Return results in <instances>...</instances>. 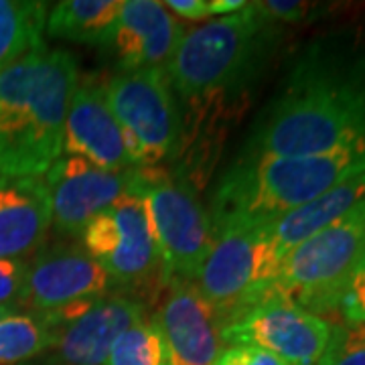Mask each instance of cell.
<instances>
[{
    "label": "cell",
    "mask_w": 365,
    "mask_h": 365,
    "mask_svg": "<svg viewBox=\"0 0 365 365\" xmlns=\"http://www.w3.org/2000/svg\"><path fill=\"white\" fill-rule=\"evenodd\" d=\"M106 365H170L167 341L157 317H144L112 345Z\"/></svg>",
    "instance_id": "obj_22"
},
{
    "label": "cell",
    "mask_w": 365,
    "mask_h": 365,
    "mask_svg": "<svg viewBox=\"0 0 365 365\" xmlns=\"http://www.w3.org/2000/svg\"><path fill=\"white\" fill-rule=\"evenodd\" d=\"M47 13V2L0 0V71L43 45Z\"/></svg>",
    "instance_id": "obj_20"
},
{
    "label": "cell",
    "mask_w": 365,
    "mask_h": 365,
    "mask_svg": "<svg viewBox=\"0 0 365 365\" xmlns=\"http://www.w3.org/2000/svg\"><path fill=\"white\" fill-rule=\"evenodd\" d=\"M29 262L25 258H2L0 260V304L11 307L23 304L26 294Z\"/></svg>",
    "instance_id": "obj_25"
},
{
    "label": "cell",
    "mask_w": 365,
    "mask_h": 365,
    "mask_svg": "<svg viewBox=\"0 0 365 365\" xmlns=\"http://www.w3.org/2000/svg\"><path fill=\"white\" fill-rule=\"evenodd\" d=\"M165 6L187 21H201L211 16V0H169L165 2Z\"/></svg>",
    "instance_id": "obj_28"
},
{
    "label": "cell",
    "mask_w": 365,
    "mask_h": 365,
    "mask_svg": "<svg viewBox=\"0 0 365 365\" xmlns=\"http://www.w3.org/2000/svg\"><path fill=\"white\" fill-rule=\"evenodd\" d=\"M106 270L78 244H55L29 262L23 304L33 313H53L83 300L102 299L110 290Z\"/></svg>",
    "instance_id": "obj_11"
},
{
    "label": "cell",
    "mask_w": 365,
    "mask_h": 365,
    "mask_svg": "<svg viewBox=\"0 0 365 365\" xmlns=\"http://www.w3.org/2000/svg\"><path fill=\"white\" fill-rule=\"evenodd\" d=\"M187 26L157 0H122V11L104 49L120 71L165 67L175 55Z\"/></svg>",
    "instance_id": "obj_12"
},
{
    "label": "cell",
    "mask_w": 365,
    "mask_h": 365,
    "mask_svg": "<svg viewBox=\"0 0 365 365\" xmlns=\"http://www.w3.org/2000/svg\"><path fill=\"white\" fill-rule=\"evenodd\" d=\"M106 98L134 169H153L177 155L182 118L163 67L118 71L106 79Z\"/></svg>",
    "instance_id": "obj_7"
},
{
    "label": "cell",
    "mask_w": 365,
    "mask_h": 365,
    "mask_svg": "<svg viewBox=\"0 0 365 365\" xmlns=\"http://www.w3.org/2000/svg\"><path fill=\"white\" fill-rule=\"evenodd\" d=\"M63 153L106 170L134 169L106 98V79L88 76L78 81L66 116Z\"/></svg>",
    "instance_id": "obj_13"
},
{
    "label": "cell",
    "mask_w": 365,
    "mask_h": 365,
    "mask_svg": "<svg viewBox=\"0 0 365 365\" xmlns=\"http://www.w3.org/2000/svg\"><path fill=\"white\" fill-rule=\"evenodd\" d=\"M317 365H365V325H333Z\"/></svg>",
    "instance_id": "obj_23"
},
{
    "label": "cell",
    "mask_w": 365,
    "mask_h": 365,
    "mask_svg": "<svg viewBox=\"0 0 365 365\" xmlns=\"http://www.w3.org/2000/svg\"><path fill=\"white\" fill-rule=\"evenodd\" d=\"M359 173H365V146L309 157L240 155L213 189L209 217L215 235L274 223Z\"/></svg>",
    "instance_id": "obj_3"
},
{
    "label": "cell",
    "mask_w": 365,
    "mask_h": 365,
    "mask_svg": "<svg viewBox=\"0 0 365 365\" xmlns=\"http://www.w3.org/2000/svg\"><path fill=\"white\" fill-rule=\"evenodd\" d=\"M282 25L256 2L205 25L187 29L170 61L163 67L175 96L209 100L246 90L270 66L282 43Z\"/></svg>",
    "instance_id": "obj_4"
},
{
    "label": "cell",
    "mask_w": 365,
    "mask_h": 365,
    "mask_svg": "<svg viewBox=\"0 0 365 365\" xmlns=\"http://www.w3.org/2000/svg\"><path fill=\"white\" fill-rule=\"evenodd\" d=\"M280 264L270 240V223L223 230L197 276V288L225 327L272 297Z\"/></svg>",
    "instance_id": "obj_8"
},
{
    "label": "cell",
    "mask_w": 365,
    "mask_h": 365,
    "mask_svg": "<svg viewBox=\"0 0 365 365\" xmlns=\"http://www.w3.org/2000/svg\"><path fill=\"white\" fill-rule=\"evenodd\" d=\"M364 248L365 199L288 254L272 292L317 317L335 313Z\"/></svg>",
    "instance_id": "obj_5"
},
{
    "label": "cell",
    "mask_w": 365,
    "mask_h": 365,
    "mask_svg": "<svg viewBox=\"0 0 365 365\" xmlns=\"http://www.w3.org/2000/svg\"><path fill=\"white\" fill-rule=\"evenodd\" d=\"M120 230L118 248L100 262L110 282L134 284L157 268L158 254L148 227L144 203L136 193L120 197L112 205Z\"/></svg>",
    "instance_id": "obj_18"
},
{
    "label": "cell",
    "mask_w": 365,
    "mask_h": 365,
    "mask_svg": "<svg viewBox=\"0 0 365 365\" xmlns=\"http://www.w3.org/2000/svg\"><path fill=\"white\" fill-rule=\"evenodd\" d=\"M365 146V37L339 29L292 57L240 155L309 157Z\"/></svg>",
    "instance_id": "obj_1"
},
{
    "label": "cell",
    "mask_w": 365,
    "mask_h": 365,
    "mask_svg": "<svg viewBox=\"0 0 365 365\" xmlns=\"http://www.w3.org/2000/svg\"><path fill=\"white\" fill-rule=\"evenodd\" d=\"M337 311L343 317V325H365V270H355Z\"/></svg>",
    "instance_id": "obj_26"
},
{
    "label": "cell",
    "mask_w": 365,
    "mask_h": 365,
    "mask_svg": "<svg viewBox=\"0 0 365 365\" xmlns=\"http://www.w3.org/2000/svg\"><path fill=\"white\" fill-rule=\"evenodd\" d=\"M256 6L278 25H299L329 13V4L300 2V0H264V2H256Z\"/></svg>",
    "instance_id": "obj_24"
},
{
    "label": "cell",
    "mask_w": 365,
    "mask_h": 365,
    "mask_svg": "<svg viewBox=\"0 0 365 365\" xmlns=\"http://www.w3.org/2000/svg\"><path fill=\"white\" fill-rule=\"evenodd\" d=\"M76 57L45 43L0 71V179L43 177L63 153Z\"/></svg>",
    "instance_id": "obj_2"
},
{
    "label": "cell",
    "mask_w": 365,
    "mask_h": 365,
    "mask_svg": "<svg viewBox=\"0 0 365 365\" xmlns=\"http://www.w3.org/2000/svg\"><path fill=\"white\" fill-rule=\"evenodd\" d=\"M136 170H106L79 157L59 158L43 175L51 197L53 225L61 234L81 235L96 215L134 193Z\"/></svg>",
    "instance_id": "obj_10"
},
{
    "label": "cell",
    "mask_w": 365,
    "mask_h": 365,
    "mask_svg": "<svg viewBox=\"0 0 365 365\" xmlns=\"http://www.w3.org/2000/svg\"><path fill=\"white\" fill-rule=\"evenodd\" d=\"M57 329L39 313H13L0 321V365H14L49 351Z\"/></svg>",
    "instance_id": "obj_21"
},
{
    "label": "cell",
    "mask_w": 365,
    "mask_h": 365,
    "mask_svg": "<svg viewBox=\"0 0 365 365\" xmlns=\"http://www.w3.org/2000/svg\"><path fill=\"white\" fill-rule=\"evenodd\" d=\"M13 313H14V309H11V307H2V304H0V321H2V319H6V317H11Z\"/></svg>",
    "instance_id": "obj_29"
},
{
    "label": "cell",
    "mask_w": 365,
    "mask_h": 365,
    "mask_svg": "<svg viewBox=\"0 0 365 365\" xmlns=\"http://www.w3.org/2000/svg\"><path fill=\"white\" fill-rule=\"evenodd\" d=\"M213 365H287L274 353L266 351L256 345L240 343V345H227L225 351L217 355Z\"/></svg>",
    "instance_id": "obj_27"
},
{
    "label": "cell",
    "mask_w": 365,
    "mask_h": 365,
    "mask_svg": "<svg viewBox=\"0 0 365 365\" xmlns=\"http://www.w3.org/2000/svg\"><path fill=\"white\" fill-rule=\"evenodd\" d=\"M333 325L294 302L272 294L222 329L223 345L248 343L274 353L287 365H317Z\"/></svg>",
    "instance_id": "obj_9"
},
{
    "label": "cell",
    "mask_w": 365,
    "mask_h": 365,
    "mask_svg": "<svg viewBox=\"0 0 365 365\" xmlns=\"http://www.w3.org/2000/svg\"><path fill=\"white\" fill-rule=\"evenodd\" d=\"M134 193L143 199L148 227L157 246L163 280L195 282L215 244L209 211L195 191L160 169H138Z\"/></svg>",
    "instance_id": "obj_6"
},
{
    "label": "cell",
    "mask_w": 365,
    "mask_h": 365,
    "mask_svg": "<svg viewBox=\"0 0 365 365\" xmlns=\"http://www.w3.org/2000/svg\"><path fill=\"white\" fill-rule=\"evenodd\" d=\"M120 11L122 0H63L49 9L45 33L53 39L106 47Z\"/></svg>",
    "instance_id": "obj_19"
},
{
    "label": "cell",
    "mask_w": 365,
    "mask_h": 365,
    "mask_svg": "<svg viewBox=\"0 0 365 365\" xmlns=\"http://www.w3.org/2000/svg\"><path fill=\"white\" fill-rule=\"evenodd\" d=\"M51 223V197L43 177L0 179V260L31 254Z\"/></svg>",
    "instance_id": "obj_16"
},
{
    "label": "cell",
    "mask_w": 365,
    "mask_h": 365,
    "mask_svg": "<svg viewBox=\"0 0 365 365\" xmlns=\"http://www.w3.org/2000/svg\"><path fill=\"white\" fill-rule=\"evenodd\" d=\"M357 270H365V248H364V254H361V260H359V266H357Z\"/></svg>",
    "instance_id": "obj_30"
},
{
    "label": "cell",
    "mask_w": 365,
    "mask_h": 365,
    "mask_svg": "<svg viewBox=\"0 0 365 365\" xmlns=\"http://www.w3.org/2000/svg\"><path fill=\"white\" fill-rule=\"evenodd\" d=\"M365 199V173L353 175L314 201L282 215L270 223V240L280 260H284L299 244L341 220Z\"/></svg>",
    "instance_id": "obj_17"
},
{
    "label": "cell",
    "mask_w": 365,
    "mask_h": 365,
    "mask_svg": "<svg viewBox=\"0 0 365 365\" xmlns=\"http://www.w3.org/2000/svg\"><path fill=\"white\" fill-rule=\"evenodd\" d=\"M157 314L170 365H213L222 353L223 323L195 282L170 280Z\"/></svg>",
    "instance_id": "obj_14"
},
{
    "label": "cell",
    "mask_w": 365,
    "mask_h": 365,
    "mask_svg": "<svg viewBox=\"0 0 365 365\" xmlns=\"http://www.w3.org/2000/svg\"><path fill=\"white\" fill-rule=\"evenodd\" d=\"M144 307L124 297H102L83 313L57 329L53 351L55 365H106L114 341L143 321Z\"/></svg>",
    "instance_id": "obj_15"
}]
</instances>
